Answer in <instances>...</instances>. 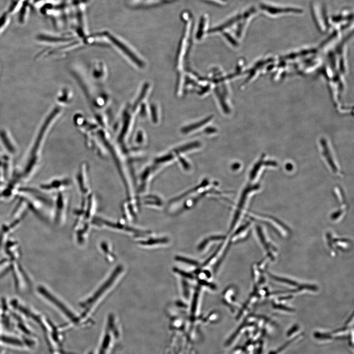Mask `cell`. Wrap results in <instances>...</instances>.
Returning a JSON list of instances; mask_svg holds the SVG:
<instances>
[{"label":"cell","mask_w":354,"mask_h":354,"mask_svg":"<svg viewBox=\"0 0 354 354\" xmlns=\"http://www.w3.org/2000/svg\"><path fill=\"white\" fill-rule=\"evenodd\" d=\"M0 136L5 146L10 151L13 152L14 150V148L13 147L12 145H11L6 132L4 131L1 130L0 131Z\"/></svg>","instance_id":"8992f818"},{"label":"cell","mask_w":354,"mask_h":354,"mask_svg":"<svg viewBox=\"0 0 354 354\" xmlns=\"http://www.w3.org/2000/svg\"><path fill=\"white\" fill-rule=\"evenodd\" d=\"M259 8L261 12L271 17H278L288 15H300L304 12L303 9L300 7L267 1L260 2Z\"/></svg>","instance_id":"7a4b0ae2"},{"label":"cell","mask_w":354,"mask_h":354,"mask_svg":"<svg viewBox=\"0 0 354 354\" xmlns=\"http://www.w3.org/2000/svg\"><path fill=\"white\" fill-rule=\"evenodd\" d=\"M208 184H209L208 181H207L206 180H203L201 183H200V184H199L198 185H197V186H196L195 187L193 188V189L189 190L187 191V192H186L185 193L179 195L177 197L172 199L170 201V203L177 202V201L179 200L180 199L183 198V197H185V196L188 195V194H190L192 192L197 191L200 188H202V187L206 186Z\"/></svg>","instance_id":"5b68a950"},{"label":"cell","mask_w":354,"mask_h":354,"mask_svg":"<svg viewBox=\"0 0 354 354\" xmlns=\"http://www.w3.org/2000/svg\"><path fill=\"white\" fill-rule=\"evenodd\" d=\"M121 269L119 268L115 270L107 281L88 299L81 303V306L85 309L84 313L88 314L91 312L98 303L102 299L115 285L120 276Z\"/></svg>","instance_id":"6da1fadb"},{"label":"cell","mask_w":354,"mask_h":354,"mask_svg":"<svg viewBox=\"0 0 354 354\" xmlns=\"http://www.w3.org/2000/svg\"><path fill=\"white\" fill-rule=\"evenodd\" d=\"M59 112V109L55 108L54 109L48 116V117L45 119V121H44V123H43L39 132L38 133V136L37 137L35 144L34 145V148H33L32 150V154H33L34 152H35L37 150V148L38 147L39 144L40 143V141L43 136V135L44 134L47 128L48 127V125L50 123L51 121L57 115L58 113Z\"/></svg>","instance_id":"277c9868"},{"label":"cell","mask_w":354,"mask_h":354,"mask_svg":"<svg viewBox=\"0 0 354 354\" xmlns=\"http://www.w3.org/2000/svg\"><path fill=\"white\" fill-rule=\"evenodd\" d=\"M310 9L313 20L316 26L320 29H327L331 23L325 3L321 0H312Z\"/></svg>","instance_id":"3957f363"},{"label":"cell","mask_w":354,"mask_h":354,"mask_svg":"<svg viewBox=\"0 0 354 354\" xmlns=\"http://www.w3.org/2000/svg\"><path fill=\"white\" fill-rule=\"evenodd\" d=\"M207 17L205 15H204L202 17L201 19H200V24L199 26V30H198V36H201L202 34L203 33V30H204V27H205L206 24V20Z\"/></svg>","instance_id":"ba28073f"},{"label":"cell","mask_w":354,"mask_h":354,"mask_svg":"<svg viewBox=\"0 0 354 354\" xmlns=\"http://www.w3.org/2000/svg\"><path fill=\"white\" fill-rule=\"evenodd\" d=\"M209 0L210 2H212L213 3H218V4H224V3H225L226 0Z\"/></svg>","instance_id":"30bf717a"},{"label":"cell","mask_w":354,"mask_h":354,"mask_svg":"<svg viewBox=\"0 0 354 354\" xmlns=\"http://www.w3.org/2000/svg\"><path fill=\"white\" fill-rule=\"evenodd\" d=\"M9 20V16L7 12L3 13L0 15V31L7 25Z\"/></svg>","instance_id":"52a82bcc"},{"label":"cell","mask_w":354,"mask_h":354,"mask_svg":"<svg viewBox=\"0 0 354 354\" xmlns=\"http://www.w3.org/2000/svg\"><path fill=\"white\" fill-rule=\"evenodd\" d=\"M177 259H178V260H180V261H181L184 262L188 263L190 264L196 265V262L191 261V260H189L188 259H187L186 258L178 257L177 258Z\"/></svg>","instance_id":"9c48e42d"}]
</instances>
